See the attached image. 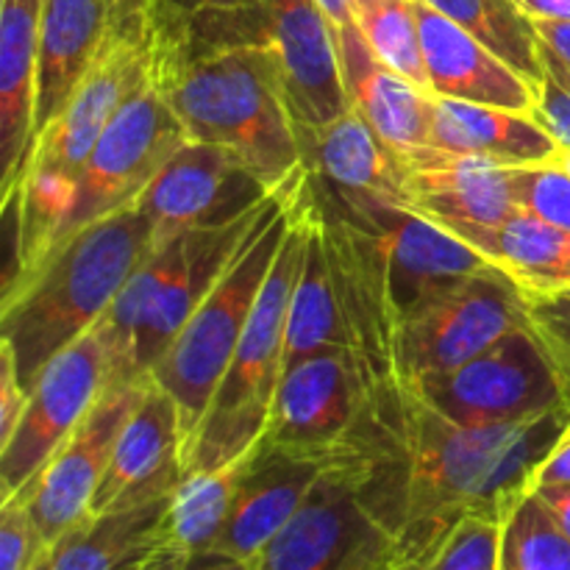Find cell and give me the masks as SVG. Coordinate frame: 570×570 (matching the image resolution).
<instances>
[{"label": "cell", "mask_w": 570, "mask_h": 570, "mask_svg": "<svg viewBox=\"0 0 570 570\" xmlns=\"http://www.w3.org/2000/svg\"><path fill=\"white\" fill-rule=\"evenodd\" d=\"M568 426V412L462 426L395 379L365 395L337 451L354 468L365 510L393 538L395 568L417 570L462 518L504 521Z\"/></svg>", "instance_id": "6da1fadb"}, {"label": "cell", "mask_w": 570, "mask_h": 570, "mask_svg": "<svg viewBox=\"0 0 570 570\" xmlns=\"http://www.w3.org/2000/svg\"><path fill=\"white\" fill-rule=\"evenodd\" d=\"M156 81L189 139L234 150L273 189L306 170L259 6L178 17Z\"/></svg>", "instance_id": "7a4b0ae2"}, {"label": "cell", "mask_w": 570, "mask_h": 570, "mask_svg": "<svg viewBox=\"0 0 570 570\" xmlns=\"http://www.w3.org/2000/svg\"><path fill=\"white\" fill-rule=\"evenodd\" d=\"M178 14L161 0H115L104 45L65 109L33 142L11 206L17 209L14 265L3 293L20 287L53 245L83 161L117 111L159 72Z\"/></svg>", "instance_id": "3957f363"}, {"label": "cell", "mask_w": 570, "mask_h": 570, "mask_svg": "<svg viewBox=\"0 0 570 570\" xmlns=\"http://www.w3.org/2000/svg\"><path fill=\"white\" fill-rule=\"evenodd\" d=\"M156 232L137 204L67 239L37 273L0 301V343L14 354L22 387L109 312L154 250Z\"/></svg>", "instance_id": "277c9868"}, {"label": "cell", "mask_w": 570, "mask_h": 570, "mask_svg": "<svg viewBox=\"0 0 570 570\" xmlns=\"http://www.w3.org/2000/svg\"><path fill=\"white\" fill-rule=\"evenodd\" d=\"M287 187V184H284ZM256 212L209 228L159 239L98 321L106 345V387L142 382L250 234L284 193Z\"/></svg>", "instance_id": "5b68a950"}, {"label": "cell", "mask_w": 570, "mask_h": 570, "mask_svg": "<svg viewBox=\"0 0 570 570\" xmlns=\"http://www.w3.org/2000/svg\"><path fill=\"white\" fill-rule=\"evenodd\" d=\"M309 226V173L295 217L267 273L228 371L187 451L184 471L232 465L256 449L271 421L287 360V321Z\"/></svg>", "instance_id": "8992f818"}, {"label": "cell", "mask_w": 570, "mask_h": 570, "mask_svg": "<svg viewBox=\"0 0 570 570\" xmlns=\"http://www.w3.org/2000/svg\"><path fill=\"white\" fill-rule=\"evenodd\" d=\"M306 187V170L284 187L262 226L250 234L232 265L226 267L215 287L206 293L198 309L189 315L181 332L173 337L165 354L156 360L148 376L176 401L184 429V462L198 434L200 421L228 371L239 337H243L256 298L267 273L276 262L287 228L295 217L301 193Z\"/></svg>", "instance_id": "52a82bcc"}, {"label": "cell", "mask_w": 570, "mask_h": 570, "mask_svg": "<svg viewBox=\"0 0 570 570\" xmlns=\"http://www.w3.org/2000/svg\"><path fill=\"white\" fill-rule=\"evenodd\" d=\"M187 139L181 120L161 92L159 81L154 78L148 87L139 89L117 111L109 128L100 134L98 145L78 173L76 187L67 200V212L45 259L87 226L137 204V198L154 181L156 173ZM42 262H39V267H42Z\"/></svg>", "instance_id": "ba28073f"}, {"label": "cell", "mask_w": 570, "mask_h": 570, "mask_svg": "<svg viewBox=\"0 0 570 570\" xmlns=\"http://www.w3.org/2000/svg\"><path fill=\"white\" fill-rule=\"evenodd\" d=\"M406 384L423 404L462 426H510L566 412L560 379L532 326L507 334L454 371Z\"/></svg>", "instance_id": "9c48e42d"}, {"label": "cell", "mask_w": 570, "mask_h": 570, "mask_svg": "<svg viewBox=\"0 0 570 570\" xmlns=\"http://www.w3.org/2000/svg\"><path fill=\"white\" fill-rule=\"evenodd\" d=\"M529 326V295L490 262L401 323L395 343L399 379L417 382L454 371Z\"/></svg>", "instance_id": "30bf717a"}, {"label": "cell", "mask_w": 570, "mask_h": 570, "mask_svg": "<svg viewBox=\"0 0 570 570\" xmlns=\"http://www.w3.org/2000/svg\"><path fill=\"white\" fill-rule=\"evenodd\" d=\"M393 538L373 521L340 451L293 521L262 551L256 570H393Z\"/></svg>", "instance_id": "8fae6325"}, {"label": "cell", "mask_w": 570, "mask_h": 570, "mask_svg": "<svg viewBox=\"0 0 570 570\" xmlns=\"http://www.w3.org/2000/svg\"><path fill=\"white\" fill-rule=\"evenodd\" d=\"M312 193L332 209L356 217L376 237L384 267H387L390 298H393L399 328L429 301L440 298L451 287L490 265L476 248L462 243L460 237L445 232L429 217L417 215L410 206L348 198V195L323 189L315 181H312Z\"/></svg>", "instance_id": "7c38bea8"}, {"label": "cell", "mask_w": 570, "mask_h": 570, "mask_svg": "<svg viewBox=\"0 0 570 570\" xmlns=\"http://www.w3.org/2000/svg\"><path fill=\"white\" fill-rule=\"evenodd\" d=\"M106 390V345L98 323L56 354L33 387L14 434L0 445V501L26 490Z\"/></svg>", "instance_id": "4fadbf2b"}, {"label": "cell", "mask_w": 570, "mask_h": 570, "mask_svg": "<svg viewBox=\"0 0 570 570\" xmlns=\"http://www.w3.org/2000/svg\"><path fill=\"white\" fill-rule=\"evenodd\" d=\"M273 193L276 189L234 150L187 139L145 187L137 206L154 223L159 243L189 228L237 220L265 206Z\"/></svg>", "instance_id": "5bb4252c"}, {"label": "cell", "mask_w": 570, "mask_h": 570, "mask_svg": "<svg viewBox=\"0 0 570 570\" xmlns=\"http://www.w3.org/2000/svg\"><path fill=\"white\" fill-rule=\"evenodd\" d=\"M406 206L488 254L495 232L515 215V170L479 156L423 145L399 154ZM488 259V256H484Z\"/></svg>", "instance_id": "9a60e30c"}, {"label": "cell", "mask_w": 570, "mask_h": 570, "mask_svg": "<svg viewBox=\"0 0 570 570\" xmlns=\"http://www.w3.org/2000/svg\"><path fill=\"white\" fill-rule=\"evenodd\" d=\"M145 379L134 384H120V387H106L92 410L61 443L53 460L42 468V473L17 493L26 499L33 523L50 549L70 529L92 515L95 493H98L100 479L111 460L115 440L128 412L142 395Z\"/></svg>", "instance_id": "2e32d148"}, {"label": "cell", "mask_w": 570, "mask_h": 570, "mask_svg": "<svg viewBox=\"0 0 570 570\" xmlns=\"http://www.w3.org/2000/svg\"><path fill=\"white\" fill-rule=\"evenodd\" d=\"M262 33L282 70L293 122L326 126L351 109L340 67L337 31L317 0H262Z\"/></svg>", "instance_id": "e0dca14e"}, {"label": "cell", "mask_w": 570, "mask_h": 570, "mask_svg": "<svg viewBox=\"0 0 570 570\" xmlns=\"http://www.w3.org/2000/svg\"><path fill=\"white\" fill-rule=\"evenodd\" d=\"M362 387L345 351H321L295 362L278 382L259 443L332 456L354 426Z\"/></svg>", "instance_id": "ac0fdd59"}, {"label": "cell", "mask_w": 570, "mask_h": 570, "mask_svg": "<svg viewBox=\"0 0 570 570\" xmlns=\"http://www.w3.org/2000/svg\"><path fill=\"white\" fill-rule=\"evenodd\" d=\"M184 476V429L178 406L154 379L128 412L111 449L92 515L165 499Z\"/></svg>", "instance_id": "d6986e66"}, {"label": "cell", "mask_w": 570, "mask_h": 570, "mask_svg": "<svg viewBox=\"0 0 570 570\" xmlns=\"http://www.w3.org/2000/svg\"><path fill=\"white\" fill-rule=\"evenodd\" d=\"M332 460L334 454H304L256 443L215 549L256 566L271 540L293 521Z\"/></svg>", "instance_id": "ffe728a7"}, {"label": "cell", "mask_w": 570, "mask_h": 570, "mask_svg": "<svg viewBox=\"0 0 570 570\" xmlns=\"http://www.w3.org/2000/svg\"><path fill=\"white\" fill-rule=\"evenodd\" d=\"M417 37L434 98L468 100L499 109L534 111V81L507 65L499 53L417 0Z\"/></svg>", "instance_id": "44dd1931"}, {"label": "cell", "mask_w": 570, "mask_h": 570, "mask_svg": "<svg viewBox=\"0 0 570 570\" xmlns=\"http://www.w3.org/2000/svg\"><path fill=\"white\" fill-rule=\"evenodd\" d=\"M301 159L323 189L360 200L406 206L401 159L356 109L315 128H298Z\"/></svg>", "instance_id": "7402d4cb"}, {"label": "cell", "mask_w": 570, "mask_h": 570, "mask_svg": "<svg viewBox=\"0 0 570 570\" xmlns=\"http://www.w3.org/2000/svg\"><path fill=\"white\" fill-rule=\"evenodd\" d=\"M334 31H337L340 67H343L351 109L360 111L395 154L429 145L434 95L390 67L367 45L356 22L340 26Z\"/></svg>", "instance_id": "603a6c76"}, {"label": "cell", "mask_w": 570, "mask_h": 570, "mask_svg": "<svg viewBox=\"0 0 570 570\" xmlns=\"http://www.w3.org/2000/svg\"><path fill=\"white\" fill-rule=\"evenodd\" d=\"M48 0H0V209L33 145V78Z\"/></svg>", "instance_id": "cb8c5ba5"}, {"label": "cell", "mask_w": 570, "mask_h": 570, "mask_svg": "<svg viewBox=\"0 0 570 570\" xmlns=\"http://www.w3.org/2000/svg\"><path fill=\"white\" fill-rule=\"evenodd\" d=\"M111 9L115 0H48L45 6L33 78V142L87 76L104 45Z\"/></svg>", "instance_id": "d4e9b609"}, {"label": "cell", "mask_w": 570, "mask_h": 570, "mask_svg": "<svg viewBox=\"0 0 570 570\" xmlns=\"http://www.w3.org/2000/svg\"><path fill=\"white\" fill-rule=\"evenodd\" d=\"M429 145L451 154L479 156L504 167L546 165L560 154L557 139L540 126L534 115L454 98H434Z\"/></svg>", "instance_id": "484cf974"}, {"label": "cell", "mask_w": 570, "mask_h": 570, "mask_svg": "<svg viewBox=\"0 0 570 570\" xmlns=\"http://www.w3.org/2000/svg\"><path fill=\"white\" fill-rule=\"evenodd\" d=\"M170 495L89 515L50 549V570H145L165 549Z\"/></svg>", "instance_id": "4316f807"}, {"label": "cell", "mask_w": 570, "mask_h": 570, "mask_svg": "<svg viewBox=\"0 0 570 570\" xmlns=\"http://www.w3.org/2000/svg\"><path fill=\"white\" fill-rule=\"evenodd\" d=\"M334 348L348 354V332H345L343 306H340L337 284H334L321 209H317L309 184V226H306L304 259H301L298 282H295L293 304H289L284 371L306 356Z\"/></svg>", "instance_id": "83f0119b"}, {"label": "cell", "mask_w": 570, "mask_h": 570, "mask_svg": "<svg viewBox=\"0 0 570 570\" xmlns=\"http://www.w3.org/2000/svg\"><path fill=\"white\" fill-rule=\"evenodd\" d=\"M484 256L529 298H551L570 289V232L523 209L495 232Z\"/></svg>", "instance_id": "f1b7e54d"}, {"label": "cell", "mask_w": 570, "mask_h": 570, "mask_svg": "<svg viewBox=\"0 0 570 570\" xmlns=\"http://www.w3.org/2000/svg\"><path fill=\"white\" fill-rule=\"evenodd\" d=\"M250 454L232 465L212 468V471H184L181 482L170 493L167 510V534L173 549L184 557L215 549L232 515L234 495L239 476Z\"/></svg>", "instance_id": "f546056e"}, {"label": "cell", "mask_w": 570, "mask_h": 570, "mask_svg": "<svg viewBox=\"0 0 570 570\" xmlns=\"http://www.w3.org/2000/svg\"><path fill=\"white\" fill-rule=\"evenodd\" d=\"M429 9L440 11L465 28L471 37L488 45L507 65L521 70L534 83L543 76L540 65V42L534 22L521 11L515 0H421Z\"/></svg>", "instance_id": "4dcf8cb0"}, {"label": "cell", "mask_w": 570, "mask_h": 570, "mask_svg": "<svg viewBox=\"0 0 570 570\" xmlns=\"http://www.w3.org/2000/svg\"><path fill=\"white\" fill-rule=\"evenodd\" d=\"M499 570H570V538L529 490L501 521Z\"/></svg>", "instance_id": "1f68e13d"}, {"label": "cell", "mask_w": 570, "mask_h": 570, "mask_svg": "<svg viewBox=\"0 0 570 570\" xmlns=\"http://www.w3.org/2000/svg\"><path fill=\"white\" fill-rule=\"evenodd\" d=\"M354 20L390 67L429 89L417 37V0H354Z\"/></svg>", "instance_id": "d6a6232c"}, {"label": "cell", "mask_w": 570, "mask_h": 570, "mask_svg": "<svg viewBox=\"0 0 570 570\" xmlns=\"http://www.w3.org/2000/svg\"><path fill=\"white\" fill-rule=\"evenodd\" d=\"M501 521L468 515L445 534L443 543L417 570H499Z\"/></svg>", "instance_id": "836d02e7"}, {"label": "cell", "mask_w": 570, "mask_h": 570, "mask_svg": "<svg viewBox=\"0 0 570 570\" xmlns=\"http://www.w3.org/2000/svg\"><path fill=\"white\" fill-rule=\"evenodd\" d=\"M515 195L523 212L570 232V176L557 161L518 167Z\"/></svg>", "instance_id": "e575fe53"}, {"label": "cell", "mask_w": 570, "mask_h": 570, "mask_svg": "<svg viewBox=\"0 0 570 570\" xmlns=\"http://www.w3.org/2000/svg\"><path fill=\"white\" fill-rule=\"evenodd\" d=\"M48 554L50 546L33 523L26 499L11 495L0 501V570H33Z\"/></svg>", "instance_id": "d590c367"}, {"label": "cell", "mask_w": 570, "mask_h": 570, "mask_svg": "<svg viewBox=\"0 0 570 570\" xmlns=\"http://www.w3.org/2000/svg\"><path fill=\"white\" fill-rule=\"evenodd\" d=\"M543 76L534 83V111L540 126L557 139L560 148L570 150V67L540 48Z\"/></svg>", "instance_id": "8d00e7d4"}, {"label": "cell", "mask_w": 570, "mask_h": 570, "mask_svg": "<svg viewBox=\"0 0 570 570\" xmlns=\"http://www.w3.org/2000/svg\"><path fill=\"white\" fill-rule=\"evenodd\" d=\"M529 309H532V332L538 334L543 348L549 351L570 417V301L560 298V295H554V298H529Z\"/></svg>", "instance_id": "74e56055"}, {"label": "cell", "mask_w": 570, "mask_h": 570, "mask_svg": "<svg viewBox=\"0 0 570 570\" xmlns=\"http://www.w3.org/2000/svg\"><path fill=\"white\" fill-rule=\"evenodd\" d=\"M28 404V390L22 387L17 373L14 354L6 343H0V445L14 434L17 421Z\"/></svg>", "instance_id": "f35d334b"}, {"label": "cell", "mask_w": 570, "mask_h": 570, "mask_svg": "<svg viewBox=\"0 0 570 570\" xmlns=\"http://www.w3.org/2000/svg\"><path fill=\"white\" fill-rule=\"evenodd\" d=\"M173 14L184 17V20H195V17H212V14H232V11H248L256 9L262 0H161Z\"/></svg>", "instance_id": "ab89813d"}, {"label": "cell", "mask_w": 570, "mask_h": 570, "mask_svg": "<svg viewBox=\"0 0 570 570\" xmlns=\"http://www.w3.org/2000/svg\"><path fill=\"white\" fill-rule=\"evenodd\" d=\"M543 484H570V426L534 473L532 488H543Z\"/></svg>", "instance_id": "60d3db41"}, {"label": "cell", "mask_w": 570, "mask_h": 570, "mask_svg": "<svg viewBox=\"0 0 570 570\" xmlns=\"http://www.w3.org/2000/svg\"><path fill=\"white\" fill-rule=\"evenodd\" d=\"M538 42L546 53L570 67V20H532Z\"/></svg>", "instance_id": "b9f144b4"}, {"label": "cell", "mask_w": 570, "mask_h": 570, "mask_svg": "<svg viewBox=\"0 0 570 570\" xmlns=\"http://www.w3.org/2000/svg\"><path fill=\"white\" fill-rule=\"evenodd\" d=\"M532 490L543 501V507L554 518L557 527L570 538V484H543V488Z\"/></svg>", "instance_id": "7bdbcfd3"}, {"label": "cell", "mask_w": 570, "mask_h": 570, "mask_svg": "<svg viewBox=\"0 0 570 570\" xmlns=\"http://www.w3.org/2000/svg\"><path fill=\"white\" fill-rule=\"evenodd\" d=\"M184 570H256L250 562L237 560V557L226 554V551H200V554L184 557Z\"/></svg>", "instance_id": "ee69618b"}, {"label": "cell", "mask_w": 570, "mask_h": 570, "mask_svg": "<svg viewBox=\"0 0 570 570\" xmlns=\"http://www.w3.org/2000/svg\"><path fill=\"white\" fill-rule=\"evenodd\" d=\"M529 20H570V0H515Z\"/></svg>", "instance_id": "f6af8a7d"}, {"label": "cell", "mask_w": 570, "mask_h": 570, "mask_svg": "<svg viewBox=\"0 0 570 570\" xmlns=\"http://www.w3.org/2000/svg\"><path fill=\"white\" fill-rule=\"evenodd\" d=\"M317 6H321L323 14L332 20L334 28L356 22L354 20V0H317Z\"/></svg>", "instance_id": "bcb514c9"}, {"label": "cell", "mask_w": 570, "mask_h": 570, "mask_svg": "<svg viewBox=\"0 0 570 570\" xmlns=\"http://www.w3.org/2000/svg\"><path fill=\"white\" fill-rule=\"evenodd\" d=\"M145 570H184V554L178 549H165Z\"/></svg>", "instance_id": "7dc6e473"}, {"label": "cell", "mask_w": 570, "mask_h": 570, "mask_svg": "<svg viewBox=\"0 0 570 570\" xmlns=\"http://www.w3.org/2000/svg\"><path fill=\"white\" fill-rule=\"evenodd\" d=\"M557 165H560L562 167V170H566L568 173V176H570V150H566V148H560V154H557Z\"/></svg>", "instance_id": "c3c4849f"}, {"label": "cell", "mask_w": 570, "mask_h": 570, "mask_svg": "<svg viewBox=\"0 0 570 570\" xmlns=\"http://www.w3.org/2000/svg\"><path fill=\"white\" fill-rule=\"evenodd\" d=\"M33 570H50V554H48V557H45V560H42V562H39V566H37V568H33Z\"/></svg>", "instance_id": "681fc988"}, {"label": "cell", "mask_w": 570, "mask_h": 570, "mask_svg": "<svg viewBox=\"0 0 570 570\" xmlns=\"http://www.w3.org/2000/svg\"><path fill=\"white\" fill-rule=\"evenodd\" d=\"M551 298H554V295H551ZM560 298H568L570 301V289H566V293H560Z\"/></svg>", "instance_id": "f907efd6"}, {"label": "cell", "mask_w": 570, "mask_h": 570, "mask_svg": "<svg viewBox=\"0 0 570 570\" xmlns=\"http://www.w3.org/2000/svg\"><path fill=\"white\" fill-rule=\"evenodd\" d=\"M393 570H399V568H393Z\"/></svg>", "instance_id": "816d5d0a"}]
</instances>
